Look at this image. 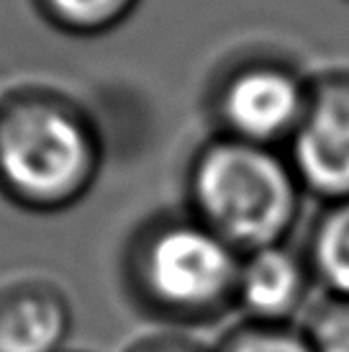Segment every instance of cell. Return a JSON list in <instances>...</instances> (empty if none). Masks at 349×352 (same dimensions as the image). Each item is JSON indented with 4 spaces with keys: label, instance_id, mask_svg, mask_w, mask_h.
<instances>
[{
    "label": "cell",
    "instance_id": "10",
    "mask_svg": "<svg viewBox=\"0 0 349 352\" xmlns=\"http://www.w3.org/2000/svg\"><path fill=\"white\" fill-rule=\"evenodd\" d=\"M216 352H313L295 324L239 322L223 334Z\"/></svg>",
    "mask_w": 349,
    "mask_h": 352
},
{
    "label": "cell",
    "instance_id": "14",
    "mask_svg": "<svg viewBox=\"0 0 349 352\" xmlns=\"http://www.w3.org/2000/svg\"><path fill=\"white\" fill-rule=\"evenodd\" d=\"M67 352H69V350H67Z\"/></svg>",
    "mask_w": 349,
    "mask_h": 352
},
{
    "label": "cell",
    "instance_id": "7",
    "mask_svg": "<svg viewBox=\"0 0 349 352\" xmlns=\"http://www.w3.org/2000/svg\"><path fill=\"white\" fill-rule=\"evenodd\" d=\"M75 311L67 294L39 275L0 285V352H67Z\"/></svg>",
    "mask_w": 349,
    "mask_h": 352
},
{
    "label": "cell",
    "instance_id": "8",
    "mask_svg": "<svg viewBox=\"0 0 349 352\" xmlns=\"http://www.w3.org/2000/svg\"><path fill=\"white\" fill-rule=\"evenodd\" d=\"M303 252L324 294L349 296V198L321 204Z\"/></svg>",
    "mask_w": 349,
    "mask_h": 352
},
{
    "label": "cell",
    "instance_id": "9",
    "mask_svg": "<svg viewBox=\"0 0 349 352\" xmlns=\"http://www.w3.org/2000/svg\"><path fill=\"white\" fill-rule=\"evenodd\" d=\"M39 16L67 36H103L126 23L142 0H34Z\"/></svg>",
    "mask_w": 349,
    "mask_h": 352
},
{
    "label": "cell",
    "instance_id": "2",
    "mask_svg": "<svg viewBox=\"0 0 349 352\" xmlns=\"http://www.w3.org/2000/svg\"><path fill=\"white\" fill-rule=\"evenodd\" d=\"M242 252L188 208L157 211L121 250V288L139 314L172 329L203 327L234 311Z\"/></svg>",
    "mask_w": 349,
    "mask_h": 352
},
{
    "label": "cell",
    "instance_id": "13",
    "mask_svg": "<svg viewBox=\"0 0 349 352\" xmlns=\"http://www.w3.org/2000/svg\"><path fill=\"white\" fill-rule=\"evenodd\" d=\"M344 3H349V0H344Z\"/></svg>",
    "mask_w": 349,
    "mask_h": 352
},
{
    "label": "cell",
    "instance_id": "12",
    "mask_svg": "<svg viewBox=\"0 0 349 352\" xmlns=\"http://www.w3.org/2000/svg\"><path fill=\"white\" fill-rule=\"evenodd\" d=\"M126 352H216V350L205 347V344H201L198 340L188 337V334L165 332V334H152V337L139 340Z\"/></svg>",
    "mask_w": 349,
    "mask_h": 352
},
{
    "label": "cell",
    "instance_id": "4",
    "mask_svg": "<svg viewBox=\"0 0 349 352\" xmlns=\"http://www.w3.org/2000/svg\"><path fill=\"white\" fill-rule=\"evenodd\" d=\"M311 82L313 75L280 52H242L208 80L205 116L214 134L285 149L301 124Z\"/></svg>",
    "mask_w": 349,
    "mask_h": 352
},
{
    "label": "cell",
    "instance_id": "6",
    "mask_svg": "<svg viewBox=\"0 0 349 352\" xmlns=\"http://www.w3.org/2000/svg\"><path fill=\"white\" fill-rule=\"evenodd\" d=\"M313 285L303 250L291 247V242L262 247L242 254L234 311L242 314V322L295 324L303 309H308Z\"/></svg>",
    "mask_w": 349,
    "mask_h": 352
},
{
    "label": "cell",
    "instance_id": "5",
    "mask_svg": "<svg viewBox=\"0 0 349 352\" xmlns=\"http://www.w3.org/2000/svg\"><path fill=\"white\" fill-rule=\"evenodd\" d=\"M306 196L321 204L349 198V69L313 75L311 96L285 144Z\"/></svg>",
    "mask_w": 349,
    "mask_h": 352
},
{
    "label": "cell",
    "instance_id": "11",
    "mask_svg": "<svg viewBox=\"0 0 349 352\" xmlns=\"http://www.w3.org/2000/svg\"><path fill=\"white\" fill-rule=\"evenodd\" d=\"M301 332L313 352H349V296L324 294L303 314Z\"/></svg>",
    "mask_w": 349,
    "mask_h": 352
},
{
    "label": "cell",
    "instance_id": "3",
    "mask_svg": "<svg viewBox=\"0 0 349 352\" xmlns=\"http://www.w3.org/2000/svg\"><path fill=\"white\" fill-rule=\"evenodd\" d=\"M303 201L280 147L211 134L185 167V208L242 254L288 242Z\"/></svg>",
    "mask_w": 349,
    "mask_h": 352
},
{
    "label": "cell",
    "instance_id": "1",
    "mask_svg": "<svg viewBox=\"0 0 349 352\" xmlns=\"http://www.w3.org/2000/svg\"><path fill=\"white\" fill-rule=\"evenodd\" d=\"M103 170L100 126L80 100L49 85L0 96V198L26 214L80 206Z\"/></svg>",
    "mask_w": 349,
    "mask_h": 352
}]
</instances>
